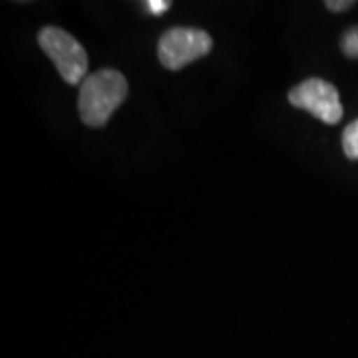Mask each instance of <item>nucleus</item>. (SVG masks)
Returning a JSON list of instances; mask_svg holds the SVG:
<instances>
[{"label": "nucleus", "mask_w": 358, "mask_h": 358, "mask_svg": "<svg viewBox=\"0 0 358 358\" xmlns=\"http://www.w3.org/2000/svg\"><path fill=\"white\" fill-rule=\"evenodd\" d=\"M343 150L348 159H358V120L352 122L343 134Z\"/></svg>", "instance_id": "obj_5"}, {"label": "nucleus", "mask_w": 358, "mask_h": 358, "mask_svg": "<svg viewBox=\"0 0 358 358\" xmlns=\"http://www.w3.org/2000/svg\"><path fill=\"white\" fill-rule=\"evenodd\" d=\"M352 4H355L352 0H343V2L329 0V2H327V8H329V10H333V13H343V10H346V8H350Z\"/></svg>", "instance_id": "obj_8"}, {"label": "nucleus", "mask_w": 358, "mask_h": 358, "mask_svg": "<svg viewBox=\"0 0 358 358\" xmlns=\"http://www.w3.org/2000/svg\"><path fill=\"white\" fill-rule=\"evenodd\" d=\"M38 44L50 58L66 84L76 86L88 78V54L74 36L62 28L46 26L38 34Z\"/></svg>", "instance_id": "obj_2"}, {"label": "nucleus", "mask_w": 358, "mask_h": 358, "mask_svg": "<svg viewBox=\"0 0 358 358\" xmlns=\"http://www.w3.org/2000/svg\"><path fill=\"white\" fill-rule=\"evenodd\" d=\"M169 6H171V2L169 0H150L148 2V10L155 16H159V14H164L169 10Z\"/></svg>", "instance_id": "obj_7"}, {"label": "nucleus", "mask_w": 358, "mask_h": 358, "mask_svg": "<svg viewBox=\"0 0 358 358\" xmlns=\"http://www.w3.org/2000/svg\"><path fill=\"white\" fill-rule=\"evenodd\" d=\"M289 102L293 108H301L307 110L308 114L317 115L320 122L329 126L338 124L345 114L336 88L320 78H308L303 84L294 86L289 92Z\"/></svg>", "instance_id": "obj_4"}, {"label": "nucleus", "mask_w": 358, "mask_h": 358, "mask_svg": "<svg viewBox=\"0 0 358 358\" xmlns=\"http://www.w3.org/2000/svg\"><path fill=\"white\" fill-rule=\"evenodd\" d=\"M128 96V80L117 70H100L90 74L80 88L78 110L82 122L90 128H102L110 115Z\"/></svg>", "instance_id": "obj_1"}, {"label": "nucleus", "mask_w": 358, "mask_h": 358, "mask_svg": "<svg viewBox=\"0 0 358 358\" xmlns=\"http://www.w3.org/2000/svg\"><path fill=\"white\" fill-rule=\"evenodd\" d=\"M341 48L348 58H358V26L350 28L341 40Z\"/></svg>", "instance_id": "obj_6"}, {"label": "nucleus", "mask_w": 358, "mask_h": 358, "mask_svg": "<svg viewBox=\"0 0 358 358\" xmlns=\"http://www.w3.org/2000/svg\"><path fill=\"white\" fill-rule=\"evenodd\" d=\"M211 46L213 40L205 30L179 26L169 28L162 34L157 44V56L167 70H181L183 66L192 64L209 54Z\"/></svg>", "instance_id": "obj_3"}]
</instances>
